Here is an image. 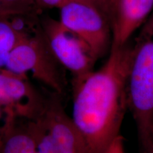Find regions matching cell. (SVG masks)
Segmentation results:
<instances>
[{"label": "cell", "instance_id": "6da1fadb", "mask_svg": "<svg viewBox=\"0 0 153 153\" xmlns=\"http://www.w3.org/2000/svg\"><path fill=\"white\" fill-rule=\"evenodd\" d=\"M133 45L111 48L104 65L72 87V118L89 153H105L120 135L128 109L127 79Z\"/></svg>", "mask_w": 153, "mask_h": 153}, {"label": "cell", "instance_id": "7a4b0ae2", "mask_svg": "<svg viewBox=\"0 0 153 153\" xmlns=\"http://www.w3.org/2000/svg\"><path fill=\"white\" fill-rule=\"evenodd\" d=\"M127 100L141 150H144L153 143V20L143 28L133 45Z\"/></svg>", "mask_w": 153, "mask_h": 153}, {"label": "cell", "instance_id": "3957f363", "mask_svg": "<svg viewBox=\"0 0 153 153\" xmlns=\"http://www.w3.org/2000/svg\"><path fill=\"white\" fill-rule=\"evenodd\" d=\"M4 68L15 73H30L36 79L60 94L66 89V79L61 65L48 45L41 28L27 33L11 51Z\"/></svg>", "mask_w": 153, "mask_h": 153}, {"label": "cell", "instance_id": "277c9868", "mask_svg": "<svg viewBox=\"0 0 153 153\" xmlns=\"http://www.w3.org/2000/svg\"><path fill=\"white\" fill-rule=\"evenodd\" d=\"M41 28L57 62L72 74V87L94 71L97 58L90 47L60 21L48 17L42 21Z\"/></svg>", "mask_w": 153, "mask_h": 153}, {"label": "cell", "instance_id": "5b68a950", "mask_svg": "<svg viewBox=\"0 0 153 153\" xmlns=\"http://www.w3.org/2000/svg\"><path fill=\"white\" fill-rule=\"evenodd\" d=\"M59 9V21L90 47L97 60L110 53L111 27L100 9L81 0H71Z\"/></svg>", "mask_w": 153, "mask_h": 153}, {"label": "cell", "instance_id": "8992f818", "mask_svg": "<svg viewBox=\"0 0 153 153\" xmlns=\"http://www.w3.org/2000/svg\"><path fill=\"white\" fill-rule=\"evenodd\" d=\"M45 98L28 81L27 75L0 68V105L26 120L38 117L43 109Z\"/></svg>", "mask_w": 153, "mask_h": 153}, {"label": "cell", "instance_id": "52a82bcc", "mask_svg": "<svg viewBox=\"0 0 153 153\" xmlns=\"http://www.w3.org/2000/svg\"><path fill=\"white\" fill-rule=\"evenodd\" d=\"M36 118L64 153H89L72 117L65 110L62 94L52 91L45 98L43 109Z\"/></svg>", "mask_w": 153, "mask_h": 153}, {"label": "cell", "instance_id": "ba28073f", "mask_svg": "<svg viewBox=\"0 0 153 153\" xmlns=\"http://www.w3.org/2000/svg\"><path fill=\"white\" fill-rule=\"evenodd\" d=\"M153 9V0H109L106 15L112 30L111 48L125 45Z\"/></svg>", "mask_w": 153, "mask_h": 153}, {"label": "cell", "instance_id": "9c48e42d", "mask_svg": "<svg viewBox=\"0 0 153 153\" xmlns=\"http://www.w3.org/2000/svg\"><path fill=\"white\" fill-rule=\"evenodd\" d=\"M5 114L0 129V153H39L26 126L19 125L18 118L12 112Z\"/></svg>", "mask_w": 153, "mask_h": 153}, {"label": "cell", "instance_id": "30bf717a", "mask_svg": "<svg viewBox=\"0 0 153 153\" xmlns=\"http://www.w3.org/2000/svg\"><path fill=\"white\" fill-rule=\"evenodd\" d=\"M12 16L0 15V68H4L9 53L28 33L11 20Z\"/></svg>", "mask_w": 153, "mask_h": 153}, {"label": "cell", "instance_id": "8fae6325", "mask_svg": "<svg viewBox=\"0 0 153 153\" xmlns=\"http://www.w3.org/2000/svg\"><path fill=\"white\" fill-rule=\"evenodd\" d=\"M25 126L35 140L39 153H64L51 138L38 118L27 120Z\"/></svg>", "mask_w": 153, "mask_h": 153}, {"label": "cell", "instance_id": "7c38bea8", "mask_svg": "<svg viewBox=\"0 0 153 153\" xmlns=\"http://www.w3.org/2000/svg\"><path fill=\"white\" fill-rule=\"evenodd\" d=\"M2 1L18 16L34 14L41 10L36 4L35 0H2Z\"/></svg>", "mask_w": 153, "mask_h": 153}, {"label": "cell", "instance_id": "4fadbf2b", "mask_svg": "<svg viewBox=\"0 0 153 153\" xmlns=\"http://www.w3.org/2000/svg\"><path fill=\"white\" fill-rule=\"evenodd\" d=\"M71 0H35L36 4L40 9H60Z\"/></svg>", "mask_w": 153, "mask_h": 153}, {"label": "cell", "instance_id": "5bb4252c", "mask_svg": "<svg viewBox=\"0 0 153 153\" xmlns=\"http://www.w3.org/2000/svg\"><path fill=\"white\" fill-rule=\"evenodd\" d=\"M105 153H125L123 137L121 135H118L113 141Z\"/></svg>", "mask_w": 153, "mask_h": 153}, {"label": "cell", "instance_id": "9a60e30c", "mask_svg": "<svg viewBox=\"0 0 153 153\" xmlns=\"http://www.w3.org/2000/svg\"><path fill=\"white\" fill-rule=\"evenodd\" d=\"M81 1H85V2L95 6L96 7L100 9L103 13H104L106 15L107 1L108 0H81Z\"/></svg>", "mask_w": 153, "mask_h": 153}, {"label": "cell", "instance_id": "2e32d148", "mask_svg": "<svg viewBox=\"0 0 153 153\" xmlns=\"http://www.w3.org/2000/svg\"><path fill=\"white\" fill-rule=\"evenodd\" d=\"M0 15L2 16H18L14 11L11 10L7 5L0 0Z\"/></svg>", "mask_w": 153, "mask_h": 153}, {"label": "cell", "instance_id": "e0dca14e", "mask_svg": "<svg viewBox=\"0 0 153 153\" xmlns=\"http://www.w3.org/2000/svg\"><path fill=\"white\" fill-rule=\"evenodd\" d=\"M5 111H4V108L2 106L0 105V129H1V126H2L3 124V122H4V117H5Z\"/></svg>", "mask_w": 153, "mask_h": 153}, {"label": "cell", "instance_id": "ac0fdd59", "mask_svg": "<svg viewBox=\"0 0 153 153\" xmlns=\"http://www.w3.org/2000/svg\"><path fill=\"white\" fill-rule=\"evenodd\" d=\"M142 153H153V143L148 148L145 149L144 150H142Z\"/></svg>", "mask_w": 153, "mask_h": 153}, {"label": "cell", "instance_id": "d6986e66", "mask_svg": "<svg viewBox=\"0 0 153 153\" xmlns=\"http://www.w3.org/2000/svg\"><path fill=\"white\" fill-rule=\"evenodd\" d=\"M108 1H109V0H108V1H107V7H108ZM107 7H106V11H107ZM107 16V15H106Z\"/></svg>", "mask_w": 153, "mask_h": 153}]
</instances>
